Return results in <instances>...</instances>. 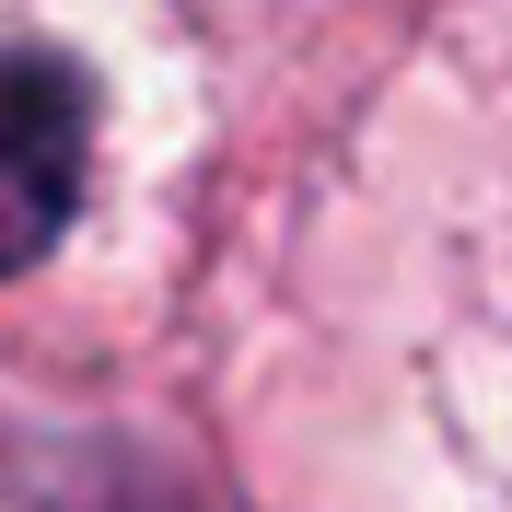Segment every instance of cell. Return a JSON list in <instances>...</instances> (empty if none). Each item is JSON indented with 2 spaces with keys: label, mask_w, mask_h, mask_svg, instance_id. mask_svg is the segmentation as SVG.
Instances as JSON below:
<instances>
[{
  "label": "cell",
  "mask_w": 512,
  "mask_h": 512,
  "mask_svg": "<svg viewBox=\"0 0 512 512\" xmlns=\"http://www.w3.org/2000/svg\"><path fill=\"white\" fill-rule=\"evenodd\" d=\"M82 198V82L35 47H0V268H35Z\"/></svg>",
  "instance_id": "6da1fadb"
}]
</instances>
